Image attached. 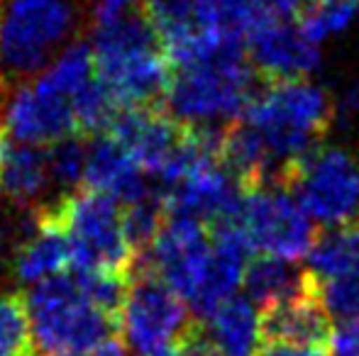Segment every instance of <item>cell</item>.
I'll return each instance as SVG.
<instances>
[{"label":"cell","instance_id":"4316f807","mask_svg":"<svg viewBox=\"0 0 359 356\" xmlns=\"http://www.w3.org/2000/svg\"><path fill=\"white\" fill-rule=\"evenodd\" d=\"M0 356H37L27 303L18 293H0Z\"/></svg>","mask_w":359,"mask_h":356},{"label":"cell","instance_id":"f1b7e54d","mask_svg":"<svg viewBox=\"0 0 359 356\" xmlns=\"http://www.w3.org/2000/svg\"><path fill=\"white\" fill-rule=\"evenodd\" d=\"M86 154H88V149L76 134L52 144V149L47 152V162L49 176L54 183H59L62 188H76L86 173Z\"/></svg>","mask_w":359,"mask_h":356},{"label":"cell","instance_id":"cb8c5ba5","mask_svg":"<svg viewBox=\"0 0 359 356\" xmlns=\"http://www.w3.org/2000/svg\"><path fill=\"white\" fill-rule=\"evenodd\" d=\"M359 15V0H303L296 22L316 44L345 32Z\"/></svg>","mask_w":359,"mask_h":356},{"label":"cell","instance_id":"30bf717a","mask_svg":"<svg viewBox=\"0 0 359 356\" xmlns=\"http://www.w3.org/2000/svg\"><path fill=\"white\" fill-rule=\"evenodd\" d=\"M213 252V234L203 222L181 215H166L154 244L135 266L154 271L174 293L189 300L198 290Z\"/></svg>","mask_w":359,"mask_h":356},{"label":"cell","instance_id":"9c48e42d","mask_svg":"<svg viewBox=\"0 0 359 356\" xmlns=\"http://www.w3.org/2000/svg\"><path fill=\"white\" fill-rule=\"evenodd\" d=\"M232 222L245 232L252 249L266 257L301 259L316 242L311 215L286 185H257L245 190Z\"/></svg>","mask_w":359,"mask_h":356},{"label":"cell","instance_id":"6da1fadb","mask_svg":"<svg viewBox=\"0 0 359 356\" xmlns=\"http://www.w3.org/2000/svg\"><path fill=\"white\" fill-rule=\"evenodd\" d=\"M90 47L95 73L120 108H151L164 100L174 69L144 15L133 13L95 27Z\"/></svg>","mask_w":359,"mask_h":356},{"label":"cell","instance_id":"ba28073f","mask_svg":"<svg viewBox=\"0 0 359 356\" xmlns=\"http://www.w3.org/2000/svg\"><path fill=\"white\" fill-rule=\"evenodd\" d=\"M293 190L313 222L337 227L359 220V162L340 147H316L286 171Z\"/></svg>","mask_w":359,"mask_h":356},{"label":"cell","instance_id":"d6a6232c","mask_svg":"<svg viewBox=\"0 0 359 356\" xmlns=\"http://www.w3.org/2000/svg\"><path fill=\"white\" fill-rule=\"evenodd\" d=\"M181 356H222V354L213 344V339H210L203 329H198V332L189 339V344L184 347Z\"/></svg>","mask_w":359,"mask_h":356},{"label":"cell","instance_id":"5b68a950","mask_svg":"<svg viewBox=\"0 0 359 356\" xmlns=\"http://www.w3.org/2000/svg\"><path fill=\"white\" fill-rule=\"evenodd\" d=\"M44 208L67 237L74 271L133 273L137 257L125 234L123 208L118 200L83 188Z\"/></svg>","mask_w":359,"mask_h":356},{"label":"cell","instance_id":"3957f363","mask_svg":"<svg viewBox=\"0 0 359 356\" xmlns=\"http://www.w3.org/2000/svg\"><path fill=\"white\" fill-rule=\"evenodd\" d=\"M242 120L262 137L286 185L288 166L318 147L335 120V108L330 95L308 78L276 81L262 86Z\"/></svg>","mask_w":359,"mask_h":356},{"label":"cell","instance_id":"83f0119b","mask_svg":"<svg viewBox=\"0 0 359 356\" xmlns=\"http://www.w3.org/2000/svg\"><path fill=\"white\" fill-rule=\"evenodd\" d=\"M164 220H166V205L164 198H161V190H156L149 198L137 200V203L128 205L123 210L125 234H128V242L137 259L149 252V247L154 244Z\"/></svg>","mask_w":359,"mask_h":356},{"label":"cell","instance_id":"5bb4252c","mask_svg":"<svg viewBox=\"0 0 359 356\" xmlns=\"http://www.w3.org/2000/svg\"><path fill=\"white\" fill-rule=\"evenodd\" d=\"M213 234V252L201 280L198 290L189 300V310L198 318L208 320L225 300L235 295L242 285L247 264L252 262V244L235 222H222L210 229Z\"/></svg>","mask_w":359,"mask_h":356},{"label":"cell","instance_id":"7402d4cb","mask_svg":"<svg viewBox=\"0 0 359 356\" xmlns=\"http://www.w3.org/2000/svg\"><path fill=\"white\" fill-rule=\"evenodd\" d=\"M266 17L269 15L259 0H196V20L201 27L235 44H247V37Z\"/></svg>","mask_w":359,"mask_h":356},{"label":"cell","instance_id":"8fae6325","mask_svg":"<svg viewBox=\"0 0 359 356\" xmlns=\"http://www.w3.org/2000/svg\"><path fill=\"white\" fill-rule=\"evenodd\" d=\"M189 127L159 108H123L105 134L120 142L149 178L164 183L174 171Z\"/></svg>","mask_w":359,"mask_h":356},{"label":"cell","instance_id":"4fadbf2b","mask_svg":"<svg viewBox=\"0 0 359 356\" xmlns=\"http://www.w3.org/2000/svg\"><path fill=\"white\" fill-rule=\"evenodd\" d=\"M0 129L18 144H57L76 134L74 108L67 98L39 83H22L5 103Z\"/></svg>","mask_w":359,"mask_h":356},{"label":"cell","instance_id":"7c38bea8","mask_svg":"<svg viewBox=\"0 0 359 356\" xmlns=\"http://www.w3.org/2000/svg\"><path fill=\"white\" fill-rule=\"evenodd\" d=\"M250 64L264 83L301 81L320 66L318 44L293 17H266L247 37Z\"/></svg>","mask_w":359,"mask_h":356},{"label":"cell","instance_id":"7a4b0ae2","mask_svg":"<svg viewBox=\"0 0 359 356\" xmlns=\"http://www.w3.org/2000/svg\"><path fill=\"white\" fill-rule=\"evenodd\" d=\"M259 90V73L245 59V52L230 49L174 69L164 105L186 127H227L245 118Z\"/></svg>","mask_w":359,"mask_h":356},{"label":"cell","instance_id":"8992f818","mask_svg":"<svg viewBox=\"0 0 359 356\" xmlns=\"http://www.w3.org/2000/svg\"><path fill=\"white\" fill-rule=\"evenodd\" d=\"M198 329L179 293H174L154 271L135 266L120 310V332L135 354L181 356Z\"/></svg>","mask_w":359,"mask_h":356},{"label":"cell","instance_id":"ffe728a7","mask_svg":"<svg viewBox=\"0 0 359 356\" xmlns=\"http://www.w3.org/2000/svg\"><path fill=\"white\" fill-rule=\"evenodd\" d=\"M208 337L222 356H255L259 349V315L247 295H232L208 318Z\"/></svg>","mask_w":359,"mask_h":356},{"label":"cell","instance_id":"d4e9b609","mask_svg":"<svg viewBox=\"0 0 359 356\" xmlns=\"http://www.w3.org/2000/svg\"><path fill=\"white\" fill-rule=\"evenodd\" d=\"M74 108V120H76V132L79 134H105L110 129V124L115 122V118L120 115V103L115 100V95L110 93L108 86L98 78L88 83L79 95L72 100Z\"/></svg>","mask_w":359,"mask_h":356},{"label":"cell","instance_id":"484cf974","mask_svg":"<svg viewBox=\"0 0 359 356\" xmlns=\"http://www.w3.org/2000/svg\"><path fill=\"white\" fill-rule=\"evenodd\" d=\"M144 17L159 34L164 52L198 29L196 0H144Z\"/></svg>","mask_w":359,"mask_h":356},{"label":"cell","instance_id":"44dd1931","mask_svg":"<svg viewBox=\"0 0 359 356\" xmlns=\"http://www.w3.org/2000/svg\"><path fill=\"white\" fill-rule=\"evenodd\" d=\"M308 269L318 280L359 276V220L318 234L308 252Z\"/></svg>","mask_w":359,"mask_h":356},{"label":"cell","instance_id":"e0dca14e","mask_svg":"<svg viewBox=\"0 0 359 356\" xmlns=\"http://www.w3.org/2000/svg\"><path fill=\"white\" fill-rule=\"evenodd\" d=\"M69 264H72V249H69L67 237L49 218L47 208H39L34 229L25 234L13 259L15 278L20 283L37 285L54 276H62Z\"/></svg>","mask_w":359,"mask_h":356},{"label":"cell","instance_id":"2e32d148","mask_svg":"<svg viewBox=\"0 0 359 356\" xmlns=\"http://www.w3.org/2000/svg\"><path fill=\"white\" fill-rule=\"evenodd\" d=\"M83 183L88 190L103 193L123 205H133L154 193L149 188V176L142 171V166L110 134L95 137L88 147Z\"/></svg>","mask_w":359,"mask_h":356},{"label":"cell","instance_id":"8d00e7d4","mask_svg":"<svg viewBox=\"0 0 359 356\" xmlns=\"http://www.w3.org/2000/svg\"><path fill=\"white\" fill-rule=\"evenodd\" d=\"M3 149H5V132L0 129V166H3Z\"/></svg>","mask_w":359,"mask_h":356},{"label":"cell","instance_id":"9a60e30c","mask_svg":"<svg viewBox=\"0 0 359 356\" xmlns=\"http://www.w3.org/2000/svg\"><path fill=\"white\" fill-rule=\"evenodd\" d=\"M259 329L266 344H288V347L330 354L335 327L318 293H313L306 298L284 300V303L262 308Z\"/></svg>","mask_w":359,"mask_h":356},{"label":"cell","instance_id":"603a6c76","mask_svg":"<svg viewBox=\"0 0 359 356\" xmlns=\"http://www.w3.org/2000/svg\"><path fill=\"white\" fill-rule=\"evenodd\" d=\"M95 78L93 47L86 42H72L59 57L52 59L47 69L34 78L44 90L67 98L69 103Z\"/></svg>","mask_w":359,"mask_h":356},{"label":"cell","instance_id":"e575fe53","mask_svg":"<svg viewBox=\"0 0 359 356\" xmlns=\"http://www.w3.org/2000/svg\"><path fill=\"white\" fill-rule=\"evenodd\" d=\"M255 356H330V354L316 352V349L288 347V344H264V347L257 349Z\"/></svg>","mask_w":359,"mask_h":356},{"label":"cell","instance_id":"277c9868","mask_svg":"<svg viewBox=\"0 0 359 356\" xmlns=\"http://www.w3.org/2000/svg\"><path fill=\"white\" fill-rule=\"evenodd\" d=\"M34 349L42 356L93 349L115 339L120 320L100 310L76 273H62L37 283L25 298Z\"/></svg>","mask_w":359,"mask_h":356},{"label":"cell","instance_id":"1f68e13d","mask_svg":"<svg viewBox=\"0 0 359 356\" xmlns=\"http://www.w3.org/2000/svg\"><path fill=\"white\" fill-rule=\"evenodd\" d=\"M140 3H142V0H95V5H93L95 27L115 22V20L125 17V15H133V10L137 8Z\"/></svg>","mask_w":359,"mask_h":356},{"label":"cell","instance_id":"52a82bcc","mask_svg":"<svg viewBox=\"0 0 359 356\" xmlns=\"http://www.w3.org/2000/svg\"><path fill=\"white\" fill-rule=\"evenodd\" d=\"M76 22L69 0L0 3V76L29 78L52 64Z\"/></svg>","mask_w":359,"mask_h":356},{"label":"cell","instance_id":"d590c367","mask_svg":"<svg viewBox=\"0 0 359 356\" xmlns=\"http://www.w3.org/2000/svg\"><path fill=\"white\" fill-rule=\"evenodd\" d=\"M57 356H125L123 352V344L118 339H108V342L98 344L93 349H81V352H64Z\"/></svg>","mask_w":359,"mask_h":356},{"label":"cell","instance_id":"f546056e","mask_svg":"<svg viewBox=\"0 0 359 356\" xmlns=\"http://www.w3.org/2000/svg\"><path fill=\"white\" fill-rule=\"evenodd\" d=\"M318 298L330 318L347 320L359 315V276L318 280Z\"/></svg>","mask_w":359,"mask_h":356},{"label":"cell","instance_id":"4dcf8cb0","mask_svg":"<svg viewBox=\"0 0 359 356\" xmlns=\"http://www.w3.org/2000/svg\"><path fill=\"white\" fill-rule=\"evenodd\" d=\"M330 354L359 356V315H355V318H347V320H340V325L332 329Z\"/></svg>","mask_w":359,"mask_h":356},{"label":"cell","instance_id":"ac0fdd59","mask_svg":"<svg viewBox=\"0 0 359 356\" xmlns=\"http://www.w3.org/2000/svg\"><path fill=\"white\" fill-rule=\"evenodd\" d=\"M242 285L247 298L262 308L318 293V278L311 273V269H301L288 259L266 254L247 264Z\"/></svg>","mask_w":359,"mask_h":356},{"label":"cell","instance_id":"d6986e66","mask_svg":"<svg viewBox=\"0 0 359 356\" xmlns=\"http://www.w3.org/2000/svg\"><path fill=\"white\" fill-rule=\"evenodd\" d=\"M49 162L47 152L32 144H8L3 149V166H0V190L18 205H34L47 190Z\"/></svg>","mask_w":359,"mask_h":356},{"label":"cell","instance_id":"836d02e7","mask_svg":"<svg viewBox=\"0 0 359 356\" xmlns=\"http://www.w3.org/2000/svg\"><path fill=\"white\" fill-rule=\"evenodd\" d=\"M269 17H293L301 10L303 0H259Z\"/></svg>","mask_w":359,"mask_h":356},{"label":"cell","instance_id":"74e56055","mask_svg":"<svg viewBox=\"0 0 359 356\" xmlns=\"http://www.w3.org/2000/svg\"><path fill=\"white\" fill-rule=\"evenodd\" d=\"M5 83H8V81L0 76V105H3V100H5Z\"/></svg>","mask_w":359,"mask_h":356}]
</instances>
